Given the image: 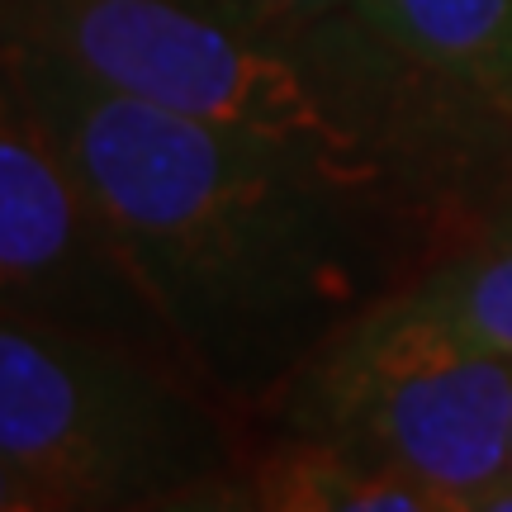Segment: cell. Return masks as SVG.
<instances>
[{
    "mask_svg": "<svg viewBox=\"0 0 512 512\" xmlns=\"http://www.w3.org/2000/svg\"><path fill=\"white\" fill-rule=\"evenodd\" d=\"M5 76L72 152L190 361L252 418L446 247L299 152L209 128L5 48Z\"/></svg>",
    "mask_w": 512,
    "mask_h": 512,
    "instance_id": "obj_1",
    "label": "cell"
},
{
    "mask_svg": "<svg viewBox=\"0 0 512 512\" xmlns=\"http://www.w3.org/2000/svg\"><path fill=\"white\" fill-rule=\"evenodd\" d=\"M5 48L299 152L418 214L446 252L512 204V114L389 48L356 5L271 38L190 0H5Z\"/></svg>",
    "mask_w": 512,
    "mask_h": 512,
    "instance_id": "obj_2",
    "label": "cell"
},
{
    "mask_svg": "<svg viewBox=\"0 0 512 512\" xmlns=\"http://www.w3.org/2000/svg\"><path fill=\"white\" fill-rule=\"evenodd\" d=\"M252 418L143 351L0 313V508H238Z\"/></svg>",
    "mask_w": 512,
    "mask_h": 512,
    "instance_id": "obj_3",
    "label": "cell"
},
{
    "mask_svg": "<svg viewBox=\"0 0 512 512\" xmlns=\"http://www.w3.org/2000/svg\"><path fill=\"white\" fill-rule=\"evenodd\" d=\"M252 422L351 446L422 484L446 512H479L508 475L512 361L394 294L337 332Z\"/></svg>",
    "mask_w": 512,
    "mask_h": 512,
    "instance_id": "obj_4",
    "label": "cell"
},
{
    "mask_svg": "<svg viewBox=\"0 0 512 512\" xmlns=\"http://www.w3.org/2000/svg\"><path fill=\"white\" fill-rule=\"evenodd\" d=\"M0 299V313L200 375L110 209L10 76L0 95Z\"/></svg>",
    "mask_w": 512,
    "mask_h": 512,
    "instance_id": "obj_5",
    "label": "cell"
},
{
    "mask_svg": "<svg viewBox=\"0 0 512 512\" xmlns=\"http://www.w3.org/2000/svg\"><path fill=\"white\" fill-rule=\"evenodd\" d=\"M247 512H446L408 475L351 446L304 432H271L252 422L238 475Z\"/></svg>",
    "mask_w": 512,
    "mask_h": 512,
    "instance_id": "obj_6",
    "label": "cell"
},
{
    "mask_svg": "<svg viewBox=\"0 0 512 512\" xmlns=\"http://www.w3.org/2000/svg\"><path fill=\"white\" fill-rule=\"evenodd\" d=\"M356 15L418 67L512 114V0H356Z\"/></svg>",
    "mask_w": 512,
    "mask_h": 512,
    "instance_id": "obj_7",
    "label": "cell"
},
{
    "mask_svg": "<svg viewBox=\"0 0 512 512\" xmlns=\"http://www.w3.org/2000/svg\"><path fill=\"white\" fill-rule=\"evenodd\" d=\"M399 299L470 347L512 361V204L475 238L441 252Z\"/></svg>",
    "mask_w": 512,
    "mask_h": 512,
    "instance_id": "obj_8",
    "label": "cell"
},
{
    "mask_svg": "<svg viewBox=\"0 0 512 512\" xmlns=\"http://www.w3.org/2000/svg\"><path fill=\"white\" fill-rule=\"evenodd\" d=\"M190 5H200L214 19L233 24V29H247V34L290 38L351 10L356 0H190Z\"/></svg>",
    "mask_w": 512,
    "mask_h": 512,
    "instance_id": "obj_9",
    "label": "cell"
},
{
    "mask_svg": "<svg viewBox=\"0 0 512 512\" xmlns=\"http://www.w3.org/2000/svg\"><path fill=\"white\" fill-rule=\"evenodd\" d=\"M479 512H512V432H508V475H503L494 489L484 494Z\"/></svg>",
    "mask_w": 512,
    "mask_h": 512,
    "instance_id": "obj_10",
    "label": "cell"
}]
</instances>
